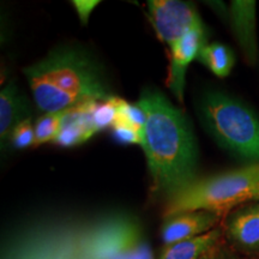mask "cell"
Instances as JSON below:
<instances>
[{
	"label": "cell",
	"instance_id": "cell-1",
	"mask_svg": "<svg viewBox=\"0 0 259 259\" xmlns=\"http://www.w3.org/2000/svg\"><path fill=\"white\" fill-rule=\"evenodd\" d=\"M137 105L143 109L142 148L151 190L168 200L198 179V145L190 121L160 90L147 88Z\"/></svg>",
	"mask_w": 259,
	"mask_h": 259
},
{
	"label": "cell",
	"instance_id": "cell-2",
	"mask_svg": "<svg viewBox=\"0 0 259 259\" xmlns=\"http://www.w3.org/2000/svg\"><path fill=\"white\" fill-rule=\"evenodd\" d=\"M40 112L60 113L85 101L113 96L101 66L82 48L61 47L23 69Z\"/></svg>",
	"mask_w": 259,
	"mask_h": 259
},
{
	"label": "cell",
	"instance_id": "cell-3",
	"mask_svg": "<svg viewBox=\"0 0 259 259\" xmlns=\"http://www.w3.org/2000/svg\"><path fill=\"white\" fill-rule=\"evenodd\" d=\"M252 202H259V163L198 178L166 200L163 218L196 210L225 218L231 210Z\"/></svg>",
	"mask_w": 259,
	"mask_h": 259
},
{
	"label": "cell",
	"instance_id": "cell-4",
	"mask_svg": "<svg viewBox=\"0 0 259 259\" xmlns=\"http://www.w3.org/2000/svg\"><path fill=\"white\" fill-rule=\"evenodd\" d=\"M200 121L220 147L246 164L259 163V118L225 93L205 92L198 102Z\"/></svg>",
	"mask_w": 259,
	"mask_h": 259
},
{
	"label": "cell",
	"instance_id": "cell-5",
	"mask_svg": "<svg viewBox=\"0 0 259 259\" xmlns=\"http://www.w3.org/2000/svg\"><path fill=\"white\" fill-rule=\"evenodd\" d=\"M149 18L160 40L169 51L193 29L203 27L202 18L192 4L180 0H150Z\"/></svg>",
	"mask_w": 259,
	"mask_h": 259
},
{
	"label": "cell",
	"instance_id": "cell-6",
	"mask_svg": "<svg viewBox=\"0 0 259 259\" xmlns=\"http://www.w3.org/2000/svg\"><path fill=\"white\" fill-rule=\"evenodd\" d=\"M225 239L241 257H259V202L244 204L223 218Z\"/></svg>",
	"mask_w": 259,
	"mask_h": 259
},
{
	"label": "cell",
	"instance_id": "cell-7",
	"mask_svg": "<svg viewBox=\"0 0 259 259\" xmlns=\"http://www.w3.org/2000/svg\"><path fill=\"white\" fill-rule=\"evenodd\" d=\"M205 45V28L203 25L191 30L169 51L167 87L180 103L184 102L187 67L198 58L200 50Z\"/></svg>",
	"mask_w": 259,
	"mask_h": 259
},
{
	"label": "cell",
	"instance_id": "cell-8",
	"mask_svg": "<svg viewBox=\"0 0 259 259\" xmlns=\"http://www.w3.org/2000/svg\"><path fill=\"white\" fill-rule=\"evenodd\" d=\"M222 220L221 213L208 210L185 211L168 216L164 218L161 226L162 244L171 245L205 234L221 225Z\"/></svg>",
	"mask_w": 259,
	"mask_h": 259
},
{
	"label": "cell",
	"instance_id": "cell-9",
	"mask_svg": "<svg viewBox=\"0 0 259 259\" xmlns=\"http://www.w3.org/2000/svg\"><path fill=\"white\" fill-rule=\"evenodd\" d=\"M96 103L97 101H85L64 111L59 132L53 143L63 148H73L97 134L93 119Z\"/></svg>",
	"mask_w": 259,
	"mask_h": 259
},
{
	"label": "cell",
	"instance_id": "cell-10",
	"mask_svg": "<svg viewBox=\"0 0 259 259\" xmlns=\"http://www.w3.org/2000/svg\"><path fill=\"white\" fill-rule=\"evenodd\" d=\"M31 118L30 106L16 80H10L0 93V147H9L10 136L19 122Z\"/></svg>",
	"mask_w": 259,
	"mask_h": 259
},
{
	"label": "cell",
	"instance_id": "cell-11",
	"mask_svg": "<svg viewBox=\"0 0 259 259\" xmlns=\"http://www.w3.org/2000/svg\"><path fill=\"white\" fill-rule=\"evenodd\" d=\"M231 23L234 35L246 60L255 64L258 59V44L255 34V2L235 0L232 2Z\"/></svg>",
	"mask_w": 259,
	"mask_h": 259
},
{
	"label": "cell",
	"instance_id": "cell-12",
	"mask_svg": "<svg viewBox=\"0 0 259 259\" xmlns=\"http://www.w3.org/2000/svg\"><path fill=\"white\" fill-rule=\"evenodd\" d=\"M223 240L225 234L220 225L203 235L162 246L158 259H202Z\"/></svg>",
	"mask_w": 259,
	"mask_h": 259
},
{
	"label": "cell",
	"instance_id": "cell-13",
	"mask_svg": "<svg viewBox=\"0 0 259 259\" xmlns=\"http://www.w3.org/2000/svg\"><path fill=\"white\" fill-rule=\"evenodd\" d=\"M197 59L220 78L228 77L235 64L233 51L221 42L206 44L200 50Z\"/></svg>",
	"mask_w": 259,
	"mask_h": 259
},
{
	"label": "cell",
	"instance_id": "cell-14",
	"mask_svg": "<svg viewBox=\"0 0 259 259\" xmlns=\"http://www.w3.org/2000/svg\"><path fill=\"white\" fill-rule=\"evenodd\" d=\"M111 259H155L150 245L142 238L138 227L128 235Z\"/></svg>",
	"mask_w": 259,
	"mask_h": 259
},
{
	"label": "cell",
	"instance_id": "cell-15",
	"mask_svg": "<svg viewBox=\"0 0 259 259\" xmlns=\"http://www.w3.org/2000/svg\"><path fill=\"white\" fill-rule=\"evenodd\" d=\"M63 113H45L35 121V148L54 142L59 132Z\"/></svg>",
	"mask_w": 259,
	"mask_h": 259
},
{
	"label": "cell",
	"instance_id": "cell-16",
	"mask_svg": "<svg viewBox=\"0 0 259 259\" xmlns=\"http://www.w3.org/2000/svg\"><path fill=\"white\" fill-rule=\"evenodd\" d=\"M114 124H124L141 130L145 124V114L138 105H131L118 97L116 100V119Z\"/></svg>",
	"mask_w": 259,
	"mask_h": 259
},
{
	"label": "cell",
	"instance_id": "cell-17",
	"mask_svg": "<svg viewBox=\"0 0 259 259\" xmlns=\"http://www.w3.org/2000/svg\"><path fill=\"white\" fill-rule=\"evenodd\" d=\"M116 100L118 97L112 96L111 99L97 101L93 112L94 124L97 132L113 127L116 119Z\"/></svg>",
	"mask_w": 259,
	"mask_h": 259
},
{
	"label": "cell",
	"instance_id": "cell-18",
	"mask_svg": "<svg viewBox=\"0 0 259 259\" xmlns=\"http://www.w3.org/2000/svg\"><path fill=\"white\" fill-rule=\"evenodd\" d=\"M9 145L16 150L35 148V127L32 125L31 118L23 120L16 126L10 136Z\"/></svg>",
	"mask_w": 259,
	"mask_h": 259
},
{
	"label": "cell",
	"instance_id": "cell-19",
	"mask_svg": "<svg viewBox=\"0 0 259 259\" xmlns=\"http://www.w3.org/2000/svg\"><path fill=\"white\" fill-rule=\"evenodd\" d=\"M113 138L121 144H142V131L132 126L114 124L112 127Z\"/></svg>",
	"mask_w": 259,
	"mask_h": 259
},
{
	"label": "cell",
	"instance_id": "cell-20",
	"mask_svg": "<svg viewBox=\"0 0 259 259\" xmlns=\"http://www.w3.org/2000/svg\"><path fill=\"white\" fill-rule=\"evenodd\" d=\"M99 4L100 2H97V0H74V2H72V5L76 9L80 23L83 25L88 24L90 15L93 14V11Z\"/></svg>",
	"mask_w": 259,
	"mask_h": 259
},
{
	"label": "cell",
	"instance_id": "cell-21",
	"mask_svg": "<svg viewBox=\"0 0 259 259\" xmlns=\"http://www.w3.org/2000/svg\"><path fill=\"white\" fill-rule=\"evenodd\" d=\"M202 259H244L238 252H235L233 248L227 244L226 239L221 244L216 246L213 250L209 252L208 254L204 255Z\"/></svg>",
	"mask_w": 259,
	"mask_h": 259
}]
</instances>
